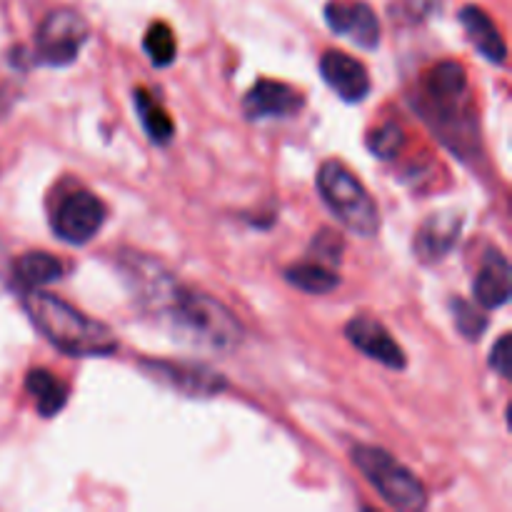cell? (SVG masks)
Masks as SVG:
<instances>
[{
  "label": "cell",
  "instance_id": "cell-2",
  "mask_svg": "<svg viewBox=\"0 0 512 512\" xmlns=\"http://www.w3.org/2000/svg\"><path fill=\"white\" fill-rule=\"evenodd\" d=\"M23 310L50 345L73 358H108L120 345L113 328L43 290H25Z\"/></svg>",
  "mask_w": 512,
  "mask_h": 512
},
{
  "label": "cell",
  "instance_id": "cell-20",
  "mask_svg": "<svg viewBox=\"0 0 512 512\" xmlns=\"http://www.w3.org/2000/svg\"><path fill=\"white\" fill-rule=\"evenodd\" d=\"M143 48L145 53H148L150 63L158 65V68H168L175 60V55H178V43H175L173 30L165 23L150 25L148 33H145Z\"/></svg>",
  "mask_w": 512,
  "mask_h": 512
},
{
  "label": "cell",
  "instance_id": "cell-13",
  "mask_svg": "<svg viewBox=\"0 0 512 512\" xmlns=\"http://www.w3.org/2000/svg\"><path fill=\"white\" fill-rule=\"evenodd\" d=\"M510 278L512 275L508 258L500 250H488L483 268H480L478 278H475V298H478V303L488 310L503 308L512 293Z\"/></svg>",
  "mask_w": 512,
  "mask_h": 512
},
{
  "label": "cell",
  "instance_id": "cell-19",
  "mask_svg": "<svg viewBox=\"0 0 512 512\" xmlns=\"http://www.w3.org/2000/svg\"><path fill=\"white\" fill-rule=\"evenodd\" d=\"M135 108H138L140 123H143L145 133L150 135L153 143L165 145L173 140V120H170V115L165 113V108L153 98V95H148L145 90H138V93H135Z\"/></svg>",
  "mask_w": 512,
  "mask_h": 512
},
{
  "label": "cell",
  "instance_id": "cell-16",
  "mask_svg": "<svg viewBox=\"0 0 512 512\" xmlns=\"http://www.w3.org/2000/svg\"><path fill=\"white\" fill-rule=\"evenodd\" d=\"M465 90H468V75H465L463 65L453 63V60H443L435 65L425 80V93L440 108H450V105L455 108Z\"/></svg>",
  "mask_w": 512,
  "mask_h": 512
},
{
  "label": "cell",
  "instance_id": "cell-4",
  "mask_svg": "<svg viewBox=\"0 0 512 512\" xmlns=\"http://www.w3.org/2000/svg\"><path fill=\"white\" fill-rule=\"evenodd\" d=\"M350 460L390 508L418 512L428 505V493L418 475L395 460L388 450L375 445H355L350 450Z\"/></svg>",
  "mask_w": 512,
  "mask_h": 512
},
{
  "label": "cell",
  "instance_id": "cell-23",
  "mask_svg": "<svg viewBox=\"0 0 512 512\" xmlns=\"http://www.w3.org/2000/svg\"><path fill=\"white\" fill-rule=\"evenodd\" d=\"M310 250H313V260L330 265V268H338L340 260H343V240H340V235L330 233V230H323L313 240Z\"/></svg>",
  "mask_w": 512,
  "mask_h": 512
},
{
  "label": "cell",
  "instance_id": "cell-17",
  "mask_svg": "<svg viewBox=\"0 0 512 512\" xmlns=\"http://www.w3.org/2000/svg\"><path fill=\"white\" fill-rule=\"evenodd\" d=\"M25 390L35 400V408L43 418H53L68 405V385L43 368L30 370L28 378H25Z\"/></svg>",
  "mask_w": 512,
  "mask_h": 512
},
{
  "label": "cell",
  "instance_id": "cell-12",
  "mask_svg": "<svg viewBox=\"0 0 512 512\" xmlns=\"http://www.w3.org/2000/svg\"><path fill=\"white\" fill-rule=\"evenodd\" d=\"M460 233H463V218L458 213L430 215L420 225L418 235H415V255L428 265L440 263L455 248V243L460 240Z\"/></svg>",
  "mask_w": 512,
  "mask_h": 512
},
{
  "label": "cell",
  "instance_id": "cell-24",
  "mask_svg": "<svg viewBox=\"0 0 512 512\" xmlns=\"http://www.w3.org/2000/svg\"><path fill=\"white\" fill-rule=\"evenodd\" d=\"M490 368L503 378H510V335H503L495 343L493 355H490Z\"/></svg>",
  "mask_w": 512,
  "mask_h": 512
},
{
  "label": "cell",
  "instance_id": "cell-21",
  "mask_svg": "<svg viewBox=\"0 0 512 512\" xmlns=\"http://www.w3.org/2000/svg\"><path fill=\"white\" fill-rule=\"evenodd\" d=\"M453 318L460 333H463L468 340L483 338L485 328H488V318H485L473 303H468V300L463 298L453 300Z\"/></svg>",
  "mask_w": 512,
  "mask_h": 512
},
{
  "label": "cell",
  "instance_id": "cell-11",
  "mask_svg": "<svg viewBox=\"0 0 512 512\" xmlns=\"http://www.w3.org/2000/svg\"><path fill=\"white\" fill-rule=\"evenodd\" d=\"M320 73L323 80L348 103H358L365 100L370 93V75L368 68L360 63L353 55L343 53V50H328L320 58Z\"/></svg>",
  "mask_w": 512,
  "mask_h": 512
},
{
  "label": "cell",
  "instance_id": "cell-8",
  "mask_svg": "<svg viewBox=\"0 0 512 512\" xmlns=\"http://www.w3.org/2000/svg\"><path fill=\"white\" fill-rule=\"evenodd\" d=\"M150 378L170 385L185 395H203L213 398L228 388V380L218 375L215 370L203 368V365H185V363H165V360H148L143 363Z\"/></svg>",
  "mask_w": 512,
  "mask_h": 512
},
{
  "label": "cell",
  "instance_id": "cell-10",
  "mask_svg": "<svg viewBox=\"0 0 512 512\" xmlns=\"http://www.w3.org/2000/svg\"><path fill=\"white\" fill-rule=\"evenodd\" d=\"M303 105V93L280 80H258L243 100L245 118L250 120L285 118V115L300 113Z\"/></svg>",
  "mask_w": 512,
  "mask_h": 512
},
{
  "label": "cell",
  "instance_id": "cell-25",
  "mask_svg": "<svg viewBox=\"0 0 512 512\" xmlns=\"http://www.w3.org/2000/svg\"><path fill=\"white\" fill-rule=\"evenodd\" d=\"M10 263H13V260L8 258V250L0 245V290L10 285Z\"/></svg>",
  "mask_w": 512,
  "mask_h": 512
},
{
  "label": "cell",
  "instance_id": "cell-7",
  "mask_svg": "<svg viewBox=\"0 0 512 512\" xmlns=\"http://www.w3.org/2000/svg\"><path fill=\"white\" fill-rule=\"evenodd\" d=\"M325 20L333 33L345 35L365 50H375L380 43V20L375 10L363 0H330L325 5Z\"/></svg>",
  "mask_w": 512,
  "mask_h": 512
},
{
  "label": "cell",
  "instance_id": "cell-3",
  "mask_svg": "<svg viewBox=\"0 0 512 512\" xmlns=\"http://www.w3.org/2000/svg\"><path fill=\"white\" fill-rule=\"evenodd\" d=\"M320 198L325 200L335 218L360 238H373L380 230V213L375 200L340 160H328L318 173Z\"/></svg>",
  "mask_w": 512,
  "mask_h": 512
},
{
  "label": "cell",
  "instance_id": "cell-1",
  "mask_svg": "<svg viewBox=\"0 0 512 512\" xmlns=\"http://www.w3.org/2000/svg\"><path fill=\"white\" fill-rule=\"evenodd\" d=\"M123 275L145 313L153 315L178 343L208 353H235L245 328L233 310L210 295L183 288L170 270L140 255H128Z\"/></svg>",
  "mask_w": 512,
  "mask_h": 512
},
{
  "label": "cell",
  "instance_id": "cell-6",
  "mask_svg": "<svg viewBox=\"0 0 512 512\" xmlns=\"http://www.w3.org/2000/svg\"><path fill=\"white\" fill-rule=\"evenodd\" d=\"M108 220V205L95 193L80 190L65 198L53 215V230L63 243L85 245Z\"/></svg>",
  "mask_w": 512,
  "mask_h": 512
},
{
  "label": "cell",
  "instance_id": "cell-14",
  "mask_svg": "<svg viewBox=\"0 0 512 512\" xmlns=\"http://www.w3.org/2000/svg\"><path fill=\"white\" fill-rule=\"evenodd\" d=\"M460 23H463L465 33H468V40L478 48V53L483 58L498 65L505 63V58H508V45H505L498 25L493 23V18L483 8H478V5H465L460 10Z\"/></svg>",
  "mask_w": 512,
  "mask_h": 512
},
{
  "label": "cell",
  "instance_id": "cell-15",
  "mask_svg": "<svg viewBox=\"0 0 512 512\" xmlns=\"http://www.w3.org/2000/svg\"><path fill=\"white\" fill-rule=\"evenodd\" d=\"M63 278V263L48 253H25L10 263V285L18 290H43Z\"/></svg>",
  "mask_w": 512,
  "mask_h": 512
},
{
  "label": "cell",
  "instance_id": "cell-18",
  "mask_svg": "<svg viewBox=\"0 0 512 512\" xmlns=\"http://www.w3.org/2000/svg\"><path fill=\"white\" fill-rule=\"evenodd\" d=\"M285 280L293 283L295 288L303 290L310 295H325L333 293L340 285L338 268H330V265L318 263V260H305V263L293 265V268L285 270Z\"/></svg>",
  "mask_w": 512,
  "mask_h": 512
},
{
  "label": "cell",
  "instance_id": "cell-22",
  "mask_svg": "<svg viewBox=\"0 0 512 512\" xmlns=\"http://www.w3.org/2000/svg\"><path fill=\"white\" fill-rule=\"evenodd\" d=\"M403 140H405L403 130H400L395 123H388V125H383V128L373 130L368 145H370V150L378 155V158L388 160V158H393L400 148H403Z\"/></svg>",
  "mask_w": 512,
  "mask_h": 512
},
{
  "label": "cell",
  "instance_id": "cell-9",
  "mask_svg": "<svg viewBox=\"0 0 512 512\" xmlns=\"http://www.w3.org/2000/svg\"><path fill=\"white\" fill-rule=\"evenodd\" d=\"M345 338H348L360 353L378 360V363L385 365V368H393V370L408 368V358H405L403 348L398 345V340L390 338L388 328H385L380 320L368 318V315L353 318L348 325H345Z\"/></svg>",
  "mask_w": 512,
  "mask_h": 512
},
{
  "label": "cell",
  "instance_id": "cell-5",
  "mask_svg": "<svg viewBox=\"0 0 512 512\" xmlns=\"http://www.w3.org/2000/svg\"><path fill=\"white\" fill-rule=\"evenodd\" d=\"M90 28L75 10L60 8L45 15L35 33V63L63 68L78 58L80 48L88 43Z\"/></svg>",
  "mask_w": 512,
  "mask_h": 512
}]
</instances>
